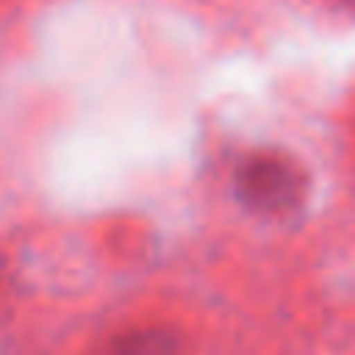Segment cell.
<instances>
[{"instance_id": "cell-1", "label": "cell", "mask_w": 355, "mask_h": 355, "mask_svg": "<svg viewBox=\"0 0 355 355\" xmlns=\"http://www.w3.org/2000/svg\"><path fill=\"white\" fill-rule=\"evenodd\" d=\"M236 197L258 214H286L305 197V172L280 153H250L233 175Z\"/></svg>"}, {"instance_id": "cell-2", "label": "cell", "mask_w": 355, "mask_h": 355, "mask_svg": "<svg viewBox=\"0 0 355 355\" xmlns=\"http://www.w3.org/2000/svg\"><path fill=\"white\" fill-rule=\"evenodd\" d=\"M180 341L169 327H133L114 336L103 355H178Z\"/></svg>"}]
</instances>
